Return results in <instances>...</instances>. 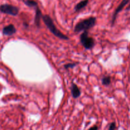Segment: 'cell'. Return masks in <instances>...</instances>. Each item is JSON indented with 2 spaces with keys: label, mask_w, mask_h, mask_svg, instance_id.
Instances as JSON below:
<instances>
[{
  "label": "cell",
  "mask_w": 130,
  "mask_h": 130,
  "mask_svg": "<svg viewBox=\"0 0 130 130\" xmlns=\"http://www.w3.org/2000/svg\"><path fill=\"white\" fill-rule=\"evenodd\" d=\"M42 19H43V22H44V23L45 24V25L47 26V27H48V29H49V30L51 31V32L53 34H54L55 36L60 38V39H65V40L69 39L68 37L66 36L65 34H63L62 32H60L58 29H57V27L55 26V25L54 23H53L52 18H51L49 15H43V16H42Z\"/></svg>",
  "instance_id": "1"
},
{
  "label": "cell",
  "mask_w": 130,
  "mask_h": 130,
  "mask_svg": "<svg viewBox=\"0 0 130 130\" xmlns=\"http://www.w3.org/2000/svg\"><path fill=\"white\" fill-rule=\"evenodd\" d=\"M96 24V18L94 17H91L86 19L81 20L75 26L74 31L79 32L82 30H87L94 27Z\"/></svg>",
  "instance_id": "2"
},
{
  "label": "cell",
  "mask_w": 130,
  "mask_h": 130,
  "mask_svg": "<svg viewBox=\"0 0 130 130\" xmlns=\"http://www.w3.org/2000/svg\"><path fill=\"white\" fill-rule=\"evenodd\" d=\"M80 41L86 49H91L95 46V42L93 38L88 36L87 30H85L80 36Z\"/></svg>",
  "instance_id": "3"
},
{
  "label": "cell",
  "mask_w": 130,
  "mask_h": 130,
  "mask_svg": "<svg viewBox=\"0 0 130 130\" xmlns=\"http://www.w3.org/2000/svg\"><path fill=\"white\" fill-rule=\"evenodd\" d=\"M0 11L3 13L16 16L19 14V9L17 6L9 4H4L0 6Z\"/></svg>",
  "instance_id": "4"
},
{
  "label": "cell",
  "mask_w": 130,
  "mask_h": 130,
  "mask_svg": "<svg viewBox=\"0 0 130 130\" xmlns=\"http://www.w3.org/2000/svg\"><path fill=\"white\" fill-rule=\"evenodd\" d=\"M129 1L130 0H123V1H121V3L119 4V6H118V8L116 9L115 11H114V15H113L112 19V25H114V23H115V21L116 20V17L118 14L120 12L123 8H124V7L127 5V4L129 3Z\"/></svg>",
  "instance_id": "5"
},
{
  "label": "cell",
  "mask_w": 130,
  "mask_h": 130,
  "mask_svg": "<svg viewBox=\"0 0 130 130\" xmlns=\"http://www.w3.org/2000/svg\"><path fill=\"white\" fill-rule=\"evenodd\" d=\"M16 32V28L13 24H10L7 26H5L3 29V34L5 36H12Z\"/></svg>",
  "instance_id": "6"
},
{
  "label": "cell",
  "mask_w": 130,
  "mask_h": 130,
  "mask_svg": "<svg viewBox=\"0 0 130 130\" xmlns=\"http://www.w3.org/2000/svg\"><path fill=\"white\" fill-rule=\"evenodd\" d=\"M71 90V94H72V96H73L74 99H77V98L79 97L80 95H81V91H80L79 88L78 86H77L76 84H72Z\"/></svg>",
  "instance_id": "7"
},
{
  "label": "cell",
  "mask_w": 130,
  "mask_h": 130,
  "mask_svg": "<svg viewBox=\"0 0 130 130\" xmlns=\"http://www.w3.org/2000/svg\"><path fill=\"white\" fill-rule=\"evenodd\" d=\"M42 16H43V15H42V13L41 11L40 10V9L38 8V6L36 7V14L34 22H35V24L36 25V26L38 27H40V19Z\"/></svg>",
  "instance_id": "8"
},
{
  "label": "cell",
  "mask_w": 130,
  "mask_h": 130,
  "mask_svg": "<svg viewBox=\"0 0 130 130\" xmlns=\"http://www.w3.org/2000/svg\"><path fill=\"white\" fill-rule=\"evenodd\" d=\"M88 1L89 0H83V1L78 3L76 5V6H75V11H80L81 10H82L83 8H84L88 5Z\"/></svg>",
  "instance_id": "9"
},
{
  "label": "cell",
  "mask_w": 130,
  "mask_h": 130,
  "mask_svg": "<svg viewBox=\"0 0 130 130\" xmlns=\"http://www.w3.org/2000/svg\"><path fill=\"white\" fill-rule=\"evenodd\" d=\"M23 2L29 7H37L38 6V3L36 1H34V0H23Z\"/></svg>",
  "instance_id": "10"
},
{
  "label": "cell",
  "mask_w": 130,
  "mask_h": 130,
  "mask_svg": "<svg viewBox=\"0 0 130 130\" xmlns=\"http://www.w3.org/2000/svg\"><path fill=\"white\" fill-rule=\"evenodd\" d=\"M110 83H111V79H110V76H105V77H104L102 79V85L107 86V85H110Z\"/></svg>",
  "instance_id": "11"
},
{
  "label": "cell",
  "mask_w": 130,
  "mask_h": 130,
  "mask_svg": "<svg viewBox=\"0 0 130 130\" xmlns=\"http://www.w3.org/2000/svg\"><path fill=\"white\" fill-rule=\"evenodd\" d=\"M76 66V63H67V64L65 65L64 67L66 69H70V68H73V67H74Z\"/></svg>",
  "instance_id": "12"
},
{
  "label": "cell",
  "mask_w": 130,
  "mask_h": 130,
  "mask_svg": "<svg viewBox=\"0 0 130 130\" xmlns=\"http://www.w3.org/2000/svg\"><path fill=\"white\" fill-rule=\"evenodd\" d=\"M116 124L115 122L110 123L109 127V130H116Z\"/></svg>",
  "instance_id": "13"
},
{
  "label": "cell",
  "mask_w": 130,
  "mask_h": 130,
  "mask_svg": "<svg viewBox=\"0 0 130 130\" xmlns=\"http://www.w3.org/2000/svg\"><path fill=\"white\" fill-rule=\"evenodd\" d=\"M98 129H99V127H98L96 125H95L91 127L90 128H89L88 130H98Z\"/></svg>",
  "instance_id": "14"
},
{
  "label": "cell",
  "mask_w": 130,
  "mask_h": 130,
  "mask_svg": "<svg viewBox=\"0 0 130 130\" xmlns=\"http://www.w3.org/2000/svg\"><path fill=\"white\" fill-rule=\"evenodd\" d=\"M130 10V4L129 5V6H128V8H127V10Z\"/></svg>",
  "instance_id": "15"
},
{
  "label": "cell",
  "mask_w": 130,
  "mask_h": 130,
  "mask_svg": "<svg viewBox=\"0 0 130 130\" xmlns=\"http://www.w3.org/2000/svg\"><path fill=\"white\" fill-rule=\"evenodd\" d=\"M129 54H130V50H129Z\"/></svg>",
  "instance_id": "16"
}]
</instances>
